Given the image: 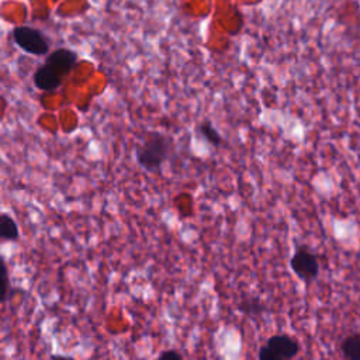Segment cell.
Returning <instances> with one entry per match:
<instances>
[{
	"instance_id": "cell-4",
	"label": "cell",
	"mask_w": 360,
	"mask_h": 360,
	"mask_svg": "<svg viewBox=\"0 0 360 360\" xmlns=\"http://www.w3.org/2000/svg\"><path fill=\"white\" fill-rule=\"evenodd\" d=\"M290 266L297 277L305 283L315 280L319 273L318 257L307 246H298L295 249L292 257L290 259Z\"/></svg>"
},
{
	"instance_id": "cell-9",
	"label": "cell",
	"mask_w": 360,
	"mask_h": 360,
	"mask_svg": "<svg viewBox=\"0 0 360 360\" xmlns=\"http://www.w3.org/2000/svg\"><path fill=\"white\" fill-rule=\"evenodd\" d=\"M200 132H201V135H202L211 145L219 146V145L222 143V138H221L219 132H218L208 121H205V122H202V124L200 125Z\"/></svg>"
},
{
	"instance_id": "cell-8",
	"label": "cell",
	"mask_w": 360,
	"mask_h": 360,
	"mask_svg": "<svg viewBox=\"0 0 360 360\" xmlns=\"http://www.w3.org/2000/svg\"><path fill=\"white\" fill-rule=\"evenodd\" d=\"M238 309L243 314H248V315H260L264 312L266 307L264 304L262 302L260 298L257 297H246L243 298L239 304H238Z\"/></svg>"
},
{
	"instance_id": "cell-6",
	"label": "cell",
	"mask_w": 360,
	"mask_h": 360,
	"mask_svg": "<svg viewBox=\"0 0 360 360\" xmlns=\"http://www.w3.org/2000/svg\"><path fill=\"white\" fill-rule=\"evenodd\" d=\"M0 238L3 240L15 242L20 238V229L15 219L8 214H1L0 217Z\"/></svg>"
},
{
	"instance_id": "cell-2",
	"label": "cell",
	"mask_w": 360,
	"mask_h": 360,
	"mask_svg": "<svg viewBox=\"0 0 360 360\" xmlns=\"http://www.w3.org/2000/svg\"><path fill=\"white\" fill-rule=\"evenodd\" d=\"M169 138L162 134H150L136 146L135 158L138 165L146 172H158L169 156Z\"/></svg>"
},
{
	"instance_id": "cell-3",
	"label": "cell",
	"mask_w": 360,
	"mask_h": 360,
	"mask_svg": "<svg viewBox=\"0 0 360 360\" xmlns=\"http://www.w3.org/2000/svg\"><path fill=\"white\" fill-rule=\"evenodd\" d=\"M15 44L31 55H45L49 49V39L37 28L17 27L13 32Z\"/></svg>"
},
{
	"instance_id": "cell-13",
	"label": "cell",
	"mask_w": 360,
	"mask_h": 360,
	"mask_svg": "<svg viewBox=\"0 0 360 360\" xmlns=\"http://www.w3.org/2000/svg\"><path fill=\"white\" fill-rule=\"evenodd\" d=\"M51 360H75V359H72V357H69V356H60V354H52V356H51Z\"/></svg>"
},
{
	"instance_id": "cell-11",
	"label": "cell",
	"mask_w": 360,
	"mask_h": 360,
	"mask_svg": "<svg viewBox=\"0 0 360 360\" xmlns=\"http://www.w3.org/2000/svg\"><path fill=\"white\" fill-rule=\"evenodd\" d=\"M156 360H183V356L180 352L174 349H169V350H163Z\"/></svg>"
},
{
	"instance_id": "cell-10",
	"label": "cell",
	"mask_w": 360,
	"mask_h": 360,
	"mask_svg": "<svg viewBox=\"0 0 360 360\" xmlns=\"http://www.w3.org/2000/svg\"><path fill=\"white\" fill-rule=\"evenodd\" d=\"M259 360H284L280 354H277L274 350H271L267 345L262 346L259 349Z\"/></svg>"
},
{
	"instance_id": "cell-5",
	"label": "cell",
	"mask_w": 360,
	"mask_h": 360,
	"mask_svg": "<svg viewBox=\"0 0 360 360\" xmlns=\"http://www.w3.org/2000/svg\"><path fill=\"white\" fill-rule=\"evenodd\" d=\"M266 345L274 350L277 354H280L284 360H292L298 350H300V345L297 342V339L288 336V335H273L266 340Z\"/></svg>"
},
{
	"instance_id": "cell-1",
	"label": "cell",
	"mask_w": 360,
	"mask_h": 360,
	"mask_svg": "<svg viewBox=\"0 0 360 360\" xmlns=\"http://www.w3.org/2000/svg\"><path fill=\"white\" fill-rule=\"evenodd\" d=\"M77 62V55L70 49H58L52 52L45 63L35 72L34 83L41 90L58 89Z\"/></svg>"
},
{
	"instance_id": "cell-12",
	"label": "cell",
	"mask_w": 360,
	"mask_h": 360,
	"mask_svg": "<svg viewBox=\"0 0 360 360\" xmlns=\"http://www.w3.org/2000/svg\"><path fill=\"white\" fill-rule=\"evenodd\" d=\"M7 291H8V274H7V266L6 263H3V294H1L3 302L7 300Z\"/></svg>"
},
{
	"instance_id": "cell-7",
	"label": "cell",
	"mask_w": 360,
	"mask_h": 360,
	"mask_svg": "<svg viewBox=\"0 0 360 360\" xmlns=\"http://www.w3.org/2000/svg\"><path fill=\"white\" fill-rule=\"evenodd\" d=\"M342 352L347 360H360V335L346 336L342 342Z\"/></svg>"
}]
</instances>
